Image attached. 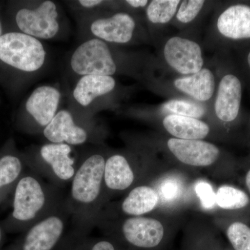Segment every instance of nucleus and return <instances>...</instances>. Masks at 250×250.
<instances>
[{
	"mask_svg": "<svg viewBox=\"0 0 250 250\" xmlns=\"http://www.w3.org/2000/svg\"><path fill=\"white\" fill-rule=\"evenodd\" d=\"M70 66L74 73L81 77L126 75L143 85L159 74L154 54L127 52L119 46L93 38L75 49L70 57Z\"/></svg>",
	"mask_w": 250,
	"mask_h": 250,
	"instance_id": "1",
	"label": "nucleus"
},
{
	"mask_svg": "<svg viewBox=\"0 0 250 250\" xmlns=\"http://www.w3.org/2000/svg\"><path fill=\"white\" fill-rule=\"evenodd\" d=\"M107 155L92 150L77 161L65 204L71 220V230L79 235H90L96 227L105 204L104 176Z\"/></svg>",
	"mask_w": 250,
	"mask_h": 250,
	"instance_id": "2",
	"label": "nucleus"
},
{
	"mask_svg": "<svg viewBox=\"0 0 250 250\" xmlns=\"http://www.w3.org/2000/svg\"><path fill=\"white\" fill-rule=\"evenodd\" d=\"M212 60L217 75L215 95L210 105V121L226 129L236 127L243 121L244 80L232 52H214Z\"/></svg>",
	"mask_w": 250,
	"mask_h": 250,
	"instance_id": "3",
	"label": "nucleus"
},
{
	"mask_svg": "<svg viewBox=\"0 0 250 250\" xmlns=\"http://www.w3.org/2000/svg\"><path fill=\"white\" fill-rule=\"evenodd\" d=\"M202 44L214 52H233L250 46V1H219Z\"/></svg>",
	"mask_w": 250,
	"mask_h": 250,
	"instance_id": "4",
	"label": "nucleus"
},
{
	"mask_svg": "<svg viewBox=\"0 0 250 250\" xmlns=\"http://www.w3.org/2000/svg\"><path fill=\"white\" fill-rule=\"evenodd\" d=\"M155 56L159 75L187 76L207 65L200 30L180 31L165 36L156 45Z\"/></svg>",
	"mask_w": 250,
	"mask_h": 250,
	"instance_id": "5",
	"label": "nucleus"
},
{
	"mask_svg": "<svg viewBox=\"0 0 250 250\" xmlns=\"http://www.w3.org/2000/svg\"><path fill=\"white\" fill-rule=\"evenodd\" d=\"M14 192L11 215L26 229L53 213L65 200L62 189L35 172L21 177Z\"/></svg>",
	"mask_w": 250,
	"mask_h": 250,
	"instance_id": "6",
	"label": "nucleus"
},
{
	"mask_svg": "<svg viewBox=\"0 0 250 250\" xmlns=\"http://www.w3.org/2000/svg\"><path fill=\"white\" fill-rule=\"evenodd\" d=\"M217 84L216 70L212 59L200 71L187 76L157 75L145 83L149 91L167 99L181 98L210 105Z\"/></svg>",
	"mask_w": 250,
	"mask_h": 250,
	"instance_id": "7",
	"label": "nucleus"
},
{
	"mask_svg": "<svg viewBox=\"0 0 250 250\" xmlns=\"http://www.w3.org/2000/svg\"><path fill=\"white\" fill-rule=\"evenodd\" d=\"M88 29L93 39L119 46L152 45L143 16L127 11L108 10L90 22Z\"/></svg>",
	"mask_w": 250,
	"mask_h": 250,
	"instance_id": "8",
	"label": "nucleus"
},
{
	"mask_svg": "<svg viewBox=\"0 0 250 250\" xmlns=\"http://www.w3.org/2000/svg\"><path fill=\"white\" fill-rule=\"evenodd\" d=\"M72 153V146L65 143H45L37 147L31 159L33 171L62 189L70 184L76 172L77 161Z\"/></svg>",
	"mask_w": 250,
	"mask_h": 250,
	"instance_id": "9",
	"label": "nucleus"
},
{
	"mask_svg": "<svg viewBox=\"0 0 250 250\" xmlns=\"http://www.w3.org/2000/svg\"><path fill=\"white\" fill-rule=\"evenodd\" d=\"M47 57L40 40L22 32H9L0 37V61L21 71L40 70Z\"/></svg>",
	"mask_w": 250,
	"mask_h": 250,
	"instance_id": "10",
	"label": "nucleus"
},
{
	"mask_svg": "<svg viewBox=\"0 0 250 250\" xmlns=\"http://www.w3.org/2000/svg\"><path fill=\"white\" fill-rule=\"evenodd\" d=\"M71 223L65 200L45 218L27 229L22 241L14 250H57Z\"/></svg>",
	"mask_w": 250,
	"mask_h": 250,
	"instance_id": "11",
	"label": "nucleus"
},
{
	"mask_svg": "<svg viewBox=\"0 0 250 250\" xmlns=\"http://www.w3.org/2000/svg\"><path fill=\"white\" fill-rule=\"evenodd\" d=\"M60 14L57 4L51 0L38 3L34 7L18 11L16 22L21 32L38 40H51L60 32Z\"/></svg>",
	"mask_w": 250,
	"mask_h": 250,
	"instance_id": "12",
	"label": "nucleus"
},
{
	"mask_svg": "<svg viewBox=\"0 0 250 250\" xmlns=\"http://www.w3.org/2000/svg\"><path fill=\"white\" fill-rule=\"evenodd\" d=\"M164 226L156 219L144 216L128 217L120 228V236L127 246L136 250H152L162 243Z\"/></svg>",
	"mask_w": 250,
	"mask_h": 250,
	"instance_id": "13",
	"label": "nucleus"
},
{
	"mask_svg": "<svg viewBox=\"0 0 250 250\" xmlns=\"http://www.w3.org/2000/svg\"><path fill=\"white\" fill-rule=\"evenodd\" d=\"M165 147L177 160L195 167L213 165L223 154L218 146L202 140H183L171 137L166 140Z\"/></svg>",
	"mask_w": 250,
	"mask_h": 250,
	"instance_id": "14",
	"label": "nucleus"
},
{
	"mask_svg": "<svg viewBox=\"0 0 250 250\" xmlns=\"http://www.w3.org/2000/svg\"><path fill=\"white\" fill-rule=\"evenodd\" d=\"M90 126L81 124L66 109L59 110L52 121L42 131L49 143H65L79 146L88 143L93 138Z\"/></svg>",
	"mask_w": 250,
	"mask_h": 250,
	"instance_id": "15",
	"label": "nucleus"
},
{
	"mask_svg": "<svg viewBox=\"0 0 250 250\" xmlns=\"http://www.w3.org/2000/svg\"><path fill=\"white\" fill-rule=\"evenodd\" d=\"M129 113L133 116L148 119L168 115H180L211 121L209 105L187 99H167L166 102L159 104L129 108Z\"/></svg>",
	"mask_w": 250,
	"mask_h": 250,
	"instance_id": "16",
	"label": "nucleus"
},
{
	"mask_svg": "<svg viewBox=\"0 0 250 250\" xmlns=\"http://www.w3.org/2000/svg\"><path fill=\"white\" fill-rule=\"evenodd\" d=\"M60 91L52 85H44L36 88L28 98L26 111L34 121L37 131H43L59 111Z\"/></svg>",
	"mask_w": 250,
	"mask_h": 250,
	"instance_id": "17",
	"label": "nucleus"
},
{
	"mask_svg": "<svg viewBox=\"0 0 250 250\" xmlns=\"http://www.w3.org/2000/svg\"><path fill=\"white\" fill-rule=\"evenodd\" d=\"M118 82L113 77L85 75L81 77L72 92V97L82 107H88L100 98L116 100Z\"/></svg>",
	"mask_w": 250,
	"mask_h": 250,
	"instance_id": "18",
	"label": "nucleus"
},
{
	"mask_svg": "<svg viewBox=\"0 0 250 250\" xmlns=\"http://www.w3.org/2000/svg\"><path fill=\"white\" fill-rule=\"evenodd\" d=\"M182 0H150L143 14L145 25L156 47L170 26Z\"/></svg>",
	"mask_w": 250,
	"mask_h": 250,
	"instance_id": "19",
	"label": "nucleus"
},
{
	"mask_svg": "<svg viewBox=\"0 0 250 250\" xmlns=\"http://www.w3.org/2000/svg\"><path fill=\"white\" fill-rule=\"evenodd\" d=\"M136 175L129 158L123 153L107 156L104 176V200L108 192L127 190L134 184Z\"/></svg>",
	"mask_w": 250,
	"mask_h": 250,
	"instance_id": "20",
	"label": "nucleus"
},
{
	"mask_svg": "<svg viewBox=\"0 0 250 250\" xmlns=\"http://www.w3.org/2000/svg\"><path fill=\"white\" fill-rule=\"evenodd\" d=\"M158 120L163 129L172 138L183 140H204L212 134L208 121L180 115L152 118Z\"/></svg>",
	"mask_w": 250,
	"mask_h": 250,
	"instance_id": "21",
	"label": "nucleus"
},
{
	"mask_svg": "<svg viewBox=\"0 0 250 250\" xmlns=\"http://www.w3.org/2000/svg\"><path fill=\"white\" fill-rule=\"evenodd\" d=\"M219 1L210 0H182L171 23V27L180 31L200 30L207 15L214 11Z\"/></svg>",
	"mask_w": 250,
	"mask_h": 250,
	"instance_id": "22",
	"label": "nucleus"
},
{
	"mask_svg": "<svg viewBox=\"0 0 250 250\" xmlns=\"http://www.w3.org/2000/svg\"><path fill=\"white\" fill-rule=\"evenodd\" d=\"M159 196L155 190L148 186L133 188L122 202L123 213L129 217L143 216L152 211L157 206Z\"/></svg>",
	"mask_w": 250,
	"mask_h": 250,
	"instance_id": "23",
	"label": "nucleus"
},
{
	"mask_svg": "<svg viewBox=\"0 0 250 250\" xmlns=\"http://www.w3.org/2000/svg\"><path fill=\"white\" fill-rule=\"evenodd\" d=\"M57 250H120L114 241L68 231Z\"/></svg>",
	"mask_w": 250,
	"mask_h": 250,
	"instance_id": "24",
	"label": "nucleus"
},
{
	"mask_svg": "<svg viewBox=\"0 0 250 250\" xmlns=\"http://www.w3.org/2000/svg\"><path fill=\"white\" fill-rule=\"evenodd\" d=\"M216 205L224 210L246 209L250 205V197L247 192L238 188L223 185L217 190Z\"/></svg>",
	"mask_w": 250,
	"mask_h": 250,
	"instance_id": "25",
	"label": "nucleus"
},
{
	"mask_svg": "<svg viewBox=\"0 0 250 250\" xmlns=\"http://www.w3.org/2000/svg\"><path fill=\"white\" fill-rule=\"evenodd\" d=\"M22 161L14 155H5L0 159V190L18 180L22 171Z\"/></svg>",
	"mask_w": 250,
	"mask_h": 250,
	"instance_id": "26",
	"label": "nucleus"
},
{
	"mask_svg": "<svg viewBox=\"0 0 250 250\" xmlns=\"http://www.w3.org/2000/svg\"><path fill=\"white\" fill-rule=\"evenodd\" d=\"M233 250H250V227L242 221H234L226 230Z\"/></svg>",
	"mask_w": 250,
	"mask_h": 250,
	"instance_id": "27",
	"label": "nucleus"
},
{
	"mask_svg": "<svg viewBox=\"0 0 250 250\" xmlns=\"http://www.w3.org/2000/svg\"><path fill=\"white\" fill-rule=\"evenodd\" d=\"M233 58L239 68L245 85L250 93V45L233 52Z\"/></svg>",
	"mask_w": 250,
	"mask_h": 250,
	"instance_id": "28",
	"label": "nucleus"
},
{
	"mask_svg": "<svg viewBox=\"0 0 250 250\" xmlns=\"http://www.w3.org/2000/svg\"><path fill=\"white\" fill-rule=\"evenodd\" d=\"M195 190L205 208H210L216 205V192L209 184L203 181L199 182Z\"/></svg>",
	"mask_w": 250,
	"mask_h": 250,
	"instance_id": "29",
	"label": "nucleus"
},
{
	"mask_svg": "<svg viewBox=\"0 0 250 250\" xmlns=\"http://www.w3.org/2000/svg\"><path fill=\"white\" fill-rule=\"evenodd\" d=\"M150 0H126L122 1V10L143 16Z\"/></svg>",
	"mask_w": 250,
	"mask_h": 250,
	"instance_id": "30",
	"label": "nucleus"
},
{
	"mask_svg": "<svg viewBox=\"0 0 250 250\" xmlns=\"http://www.w3.org/2000/svg\"><path fill=\"white\" fill-rule=\"evenodd\" d=\"M245 184H246L247 188L250 193V167L247 171L246 175H245Z\"/></svg>",
	"mask_w": 250,
	"mask_h": 250,
	"instance_id": "31",
	"label": "nucleus"
},
{
	"mask_svg": "<svg viewBox=\"0 0 250 250\" xmlns=\"http://www.w3.org/2000/svg\"><path fill=\"white\" fill-rule=\"evenodd\" d=\"M247 125H248V136H249V141L250 143V114L248 117V121H247Z\"/></svg>",
	"mask_w": 250,
	"mask_h": 250,
	"instance_id": "32",
	"label": "nucleus"
},
{
	"mask_svg": "<svg viewBox=\"0 0 250 250\" xmlns=\"http://www.w3.org/2000/svg\"><path fill=\"white\" fill-rule=\"evenodd\" d=\"M1 239H2V234H1V229H0V244L1 243Z\"/></svg>",
	"mask_w": 250,
	"mask_h": 250,
	"instance_id": "33",
	"label": "nucleus"
},
{
	"mask_svg": "<svg viewBox=\"0 0 250 250\" xmlns=\"http://www.w3.org/2000/svg\"><path fill=\"white\" fill-rule=\"evenodd\" d=\"M1 24H0V37H1Z\"/></svg>",
	"mask_w": 250,
	"mask_h": 250,
	"instance_id": "34",
	"label": "nucleus"
},
{
	"mask_svg": "<svg viewBox=\"0 0 250 250\" xmlns=\"http://www.w3.org/2000/svg\"><path fill=\"white\" fill-rule=\"evenodd\" d=\"M216 250H223V249H222V250H218V249H217Z\"/></svg>",
	"mask_w": 250,
	"mask_h": 250,
	"instance_id": "35",
	"label": "nucleus"
}]
</instances>
